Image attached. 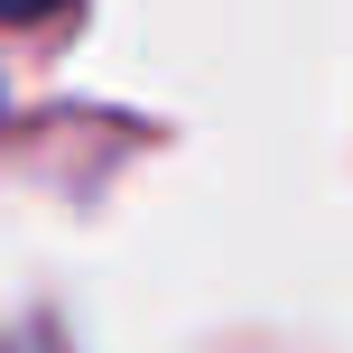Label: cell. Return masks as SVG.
Returning <instances> with one entry per match:
<instances>
[{
    "instance_id": "cell-1",
    "label": "cell",
    "mask_w": 353,
    "mask_h": 353,
    "mask_svg": "<svg viewBox=\"0 0 353 353\" xmlns=\"http://www.w3.org/2000/svg\"><path fill=\"white\" fill-rule=\"evenodd\" d=\"M65 0H0V28H28V19H56Z\"/></svg>"
}]
</instances>
